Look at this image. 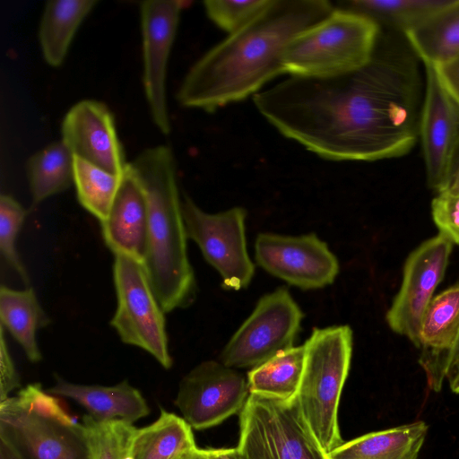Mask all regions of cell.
Returning <instances> with one entry per match:
<instances>
[{
    "label": "cell",
    "instance_id": "3",
    "mask_svg": "<svg viewBox=\"0 0 459 459\" xmlns=\"http://www.w3.org/2000/svg\"><path fill=\"white\" fill-rule=\"evenodd\" d=\"M146 197L148 246L143 263L165 313L189 306L196 283L187 255L182 199L171 149L156 145L129 162Z\"/></svg>",
    "mask_w": 459,
    "mask_h": 459
},
{
    "label": "cell",
    "instance_id": "5",
    "mask_svg": "<svg viewBox=\"0 0 459 459\" xmlns=\"http://www.w3.org/2000/svg\"><path fill=\"white\" fill-rule=\"evenodd\" d=\"M349 325L314 328L305 347V363L297 399L307 424L328 455L343 443L338 408L352 354Z\"/></svg>",
    "mask_w": 459,
    "mask_h": 459
},
{
    "label": "cell",
    "instance_id": "13",
    "mask_svg": "<svg viewBox=\"0 0 459 459\" xmlns=\"http://www.w3.org/2000/svg\"><path fill=\"white\" fill-rule=\"evenodd\" d=\"M255 254L257 264L267 273L303 290L333 283L340 270L337 257L314 233H260Z\"/></svg>",
    "mask_w": 459,
    "mask_h": 459
},
{
    "label": "cell",
    "instance_id": "21",
    "mask_svg": "<svg viewBox=\"0 0 459 459\" xmlns=\"http://www.w3.org/2000/svg\"><path fill=\"white\" fill-rule=\"evenodd\" d=\"M428 433L421 420L374 431L343 442L329 459H418Z\"/></svg>",
    "mask_w": 459,
    "mask_h": 459
},
{
    "label": "cell",
    "instance_id": "19",
    "mask_svg": "<svg viewBox=\"0 0 459 459\" xmlns=\"http://www.w3.org/2000/svg\"><path fill=\"white\" fill-rule=\"evenodd\" d=\"M46 391L75 401L98 421L123 420L133 423L150 412L140 391L126 380L105 386L70 383L57 377L55 385Z\"/></svg>",
    "mask_w": 459,
    "mask_h": 459
},
{
    "label": "cell",
    "instance_id": "23",
    "mask_svg": "<svg viewBox=\"0 0 459 459\" xmlns=\"http://www.w3.org/2000/svg\"><path fill=\"white\" fill-rule=\"evenodd\" d=\"M197 448L192 427L183 417L160 410L153 423L136 429L129 459H186Z\"/></svg>",
    "mask_w": 459,
    "mask_h": 459
},
{
    "label": "cell",
    "instance_id": "22",
    "mask_svg": "<svg viewBox=\"0 0 459 459\" xmlns=\"http://www.w3.org/2000/svg\"><path fill=\"white\" fill-rule=\"evenodd\" d=\"M95 0H52L45 4L39 43L45 62L60 66L79 27L98 4Z\"/></svg>",
    "mask_w": 459,
    "mask_h": 459
},
{
    "label": "cell",
    "instance_id": "9",
    "mask_svg": "<svg viewBox=\"0 0 459 459\" xmlns=\"http://www.w3.org/2000/svg\"><path fill=\"white\" fill-rule=\"evenodd\" d=\"M182 211L187 238L196 243L207 263L220 273L222 287L234 290L247 287L255 265L247 248V211L232 207L209 213L186 195Z\"/></svg>",
    "mask_w": 459,
    "mask_h": 459
},
{
    "label": "cell",
    "instance_id": "32",
    "mask_svg": "<svg viewBox=\"0 0 459 459\" xmlns=\"http://www.w3.org/2000/svg\"><path fill=\"white\" fill-rule=\"evenodd\" d=\"M15 397L24 409L39 417L56 420L67 426L79 424L53 394L42 389L40 384L28 385Z\"/></svg>",
    "mask_w": 459,
    "mask_h": 459
},
{
    "label": "cell",
    "instance_id": "4",
    "mask_svg": "<svg viewBox=\"0 0 459 459\" xmlns=\"http://www.w3.org/2000/svg\"><path fill=\"white\" fill-rule=\"evenodd\" d=\"M380 26L357 12L334 7L325 19L296 35L282 56L286 74L326 78L354 71L372 57Z\"/></svg>",
    "mask_w": 459,
    "mask_h": 459
},
{
    "label": "cell",
    "instance_id": "24",
    "mask_svg": "<svg viewBox=\"0 0 459 459\" xmlns=\"http://www.w3.org/2000/svg\"><path fill=\"white\" fill-rule=\"evenodd\" d=\"M1 326L5 328L22 348L30 362H39L42 356L37 342V331L50 322L32 288L16 290L0 288Z\"/></svg>",
    "mask_w": 459,
    "mask_h": 459
},
{
    "label": "cell",
    "instance_id": "15",
    "mask_svg": "<svg viewBox=\"0 0 459 459\" xmlns=\"http://www.w3.org/2000/svg\"><path fill=\"white\" fill-rule=\"evenodd\" d=\"M424 67L419 138L421 141L427 182L436 191L459 144V106L440 82L435 67Z\"/></svg>",
    "mask_w": 459,
    "mask_h": 459
},
{
    "label": "cell",
    "instance_id": "6",
    "mask_svg": "<svg viewBox=\"0 0 459 459\" xmlns=\"http://www.w3.org/2000/svg\"><path fill=\"white\" fill-rule=\"evenodd\" d=\"M237 449L244 459H329L297 396L281 400L249 394L239 413Z\"/></svg>",
    "mask_w": 459,
    "mask_h": 459
},
{
    "label": "cell",
    "instance_id": "2",
    "mask_svg": "<svg viewBox=\"0 0 459 459\" xmlns=\"http://www.w3.org/2000/svg\"><path fill=\"white\" fill-rule=\"evenodd\" d=\"M334 9L327 0H271L249 23L203 55L177 91L178 103L206 112L242 101L286 74L282 56L299 33Z\"/></svg>",
    "mask_w": 459,
    "mask_h": 459
},
{
    "label": "cell",
    "instance_id": "20",
    "mask_svg": "<svg viewBox=\"0 0 459 459\" xmlns=\"http://www.w3.org/2000/svg\"><path fill=\"white\" fill-rule=\"evenodd\" d=\"M424 65L439 66L459 57V0H451L403 32Z\"/></svg>",
    "mask_w": 459,
    "mask_h": 459
},
{
    "label": "cell",
    "instance_id": "36",
    "mask_svg": "<svg viewBox=\"0 0 459 459\" xmlns=\"http://www.w3.org/2000/svg\"><path fill=\"white\" fill-rule=\"evenodd\" d=\"M204 459H244L236 448H207L200 449Z\"/></svg>",
    "mask_w": 459,
    "mask_h": 459
},
{
    "label": "cell",
    "instance_id": "33",
    "mask_svg": "<svg viewBox=\"0 0 459 459\" xmlns=\"http://www.w3.org/2000/svg\"><path fill=\"white\" fill-rule=\"evenodd\" d=\"M0 342V402H3L9 397L8 394L13 389L21 386V383L4 340V332L2 326Z\"/></svg>",
    "mask_w": 459,
    "mask_h": 459
},
{
    "label": "cell",
    "instance_id": "39",
    "mask_svg": "<svg viewBox=\"0 0 459 459\" xmlns=\"http://www.w3.org/2000/svg\"><path fill=\"white\" fill-rule=\"evenodd\" d=\"M449 387L455 394H459V369L446 377Z\"/></svg>",
    "mask_w": 459,
    "mask_h": 459
},
{
    "label": "cell",
    "instance_id": "26",
    "mask_svg": "<svg viewBox=\"0 0 459 459\" xmlns=\"http://www.w3.org/2000/svg\"><path fill=\"white\" fill-rule=\"evenodd\" d=\"M305 363L304 345L292 346L247 373L249 394L290 400L297 396Z\"/></svg>",
    "mask_w": 459,
    "mask_h": 459
},
{
    "label": "cell",
    "instance_id": "11",
    "mask_svg": "<svg viewBox=\"0 0 459 459\" xmlns=\"http://www.w3.org/2000/svg\"><path fill=\"white\" fill-rule=\"evenodd\" d=\"M249 396L247 378L221 361H203L180 381L175 405L195 429L221 423L240 412Z\"/></svg>",
    "mask_w": 459,
    "mask_h": 459
},
{
    "label": "cell",
    "instance_id": "40",
    "mask_svg": "<svg viewBox=\"0 0 459 459\" xmlns=\"http://www.w3.org/2000/svg\"><path fill=\"white\" fill-rule=\"evenodd\" d=\"M186 459H204V458L200 454L199 448H197L191 455H189Z\"/></svg>",
    "mask_w": 459,
    "mask_h": 459
},
{
    "label": "cell",
    "instance_id": "37",
    "mask_svg": "<svg viewBox=\"0 0 459 459\" xmlns=\"http://www.w3.org/2000/svg\"><path fill=\"white\" fill-rule=\"evenodd\" d=\"M457 369H459V335L454 348L449 354L446 377L453 374Z\"/></svg>",
    "mask_w": 459,
    "mask_h": 459
},
{
    "label": "cell",
    "instance_id": "35",
    "mask_svg": "<svg viewBox=\"0 0 459 459\" xmlns=\"http://www.w3.org/2000/svg\"><path fill=\"white\" fill-rule=\"evenodd\" d=\"M435 192L459 197V144L443 181Z\"/></svg>",
    "mask_w": 459,
    "mask_h": 459
},
{
    "label": "cell",
    "instance_id": "14",
    "mask_svg": "<svg viewBox=\"0 0 459 459\" xmlns=\"http://www.w3.org/2000/svg\"><path fill=\"white\" fill-rule=\"evenodd\" d=\"M0 438L26 459H87L81 423L67 426L39 417L15 396L0 402Z\"/></svg>",
    "mask_w": 459,
    "mask_h": 459
},
{
    "label": "cell",
    "instance_id": "12",
    "mask_svg": "<svg viewBox=\"0 0 459 459\" xmlns=\"http://www.w3.org/2000/svg\"><path fill=\"white\" fill-rule=\"evenodd\" d=\"M186 4L181 0L140 3L144 95L152 120L163 134L171 129L166 94L168 62Z\"/></svg>",
    "mask_w": 459,
    "mask_h": 459
},
{
    "label": "cell",
    "instance_id": "25",
    "mask_svg": "<svg viewBox=\"0 0 459 459\" xmlns=\"http://www.w3.org/2000/svg\"><path fill=\"white\" fill-rule=\"evenodd\" d=\"M25 170L37 205L74 185V155L60 139L30 156Z\"/></svg>",
    "mask_w": 459,
    "mask_h": 459
},
{
    "label": "cell",
    "instance_id": "34",
    "mask_svg": "<svg viewBox=\"0 0 459 459\" xmlns=\"http://www.w3.org/2000/svg\"><path fill=\"white\" fill-rule=\"evenodd\" d=\"M435 69L440 82L459 106V57Z\"/></svg>",
    "mask_w": 459,
    "mask_h": 459
},
{
    "label": "cell",
    "instance_id": "8",
    "mask_svg": "<svg viewBox=\"0 0 459 459\" xmlns=\"http://www.w3.org/2000/svg\"><path fill=\"white\" fill-rule=\"evenodd\" d=\"M303 313L286 288L261 297L220 355L232 368H255L293 346Z\"/></svg>",
    "mask_w": 459,
    "mask_h": 459
},
{
    "label": "cell",
    "instance_id": "28",
    "mask_svg": "<svg viewBox=\"0 0 459 459\" xmlns=\"http://www.w3.org/2000/svg\"><path fill=\"white\" fill-rule=\"evenodd\" d=\"M123 175L110 173L74 156V186L78 202L100 222L108 214Z\"/></svg>",
    "mask_w": 459,
    "mask_h": 459
},
{
    "label": "cell",
    "instance_id": "10",
    "mask_svg": "<svg viewBox=\"0 0 459 459\" xmlns=\"http://www.w3.org/2000/svg\"><path fill=\"white\" fill-rule=\"evenodd\" d=\"M453 244L439 232L410 253L401 287L387 310L385 319L391 330L407 337L417 348L422 317L445 275Z\"/></svg>",
    "mask_w": 459,
    "mask_h": 459
},
{
    "label": "cell",
    "instance_id": "16",
    "mask_svg": "<svg viewBox=\"0 0 459 459\" xmlns=\"http://www.w3.org/2000/svg\"><path fill=\"white\" fill-rule=\"evenodd\" d=\"M61 141L74 157L116 175H123L128 162L108 106L96 100H82L65 113Z\"/></svg>",
    "mask_w": 459,
    "mask_h": 459
},
{
    "label": "cell",
    "instance_id": "1",
    "mask_svg": "<svg viewBox=\"0 0 459 459\" xmlns=\"http://www.w3.org/2000/svg\"><path fill=\"white\" fill-rule=\"evenodd\" d=\"M418 60L408 43L381 29L360 68L326 78L290 76L253 101L281 134L323 159L397 158L419 140L424 86Z\"/></svg>",
    "mask_w": 459,
    "mask_h": 459
},
{
    "label": "cell",
    "instance_id": "29",
    "mask_svg": "<svg viewBox=\"0 0 459 459\" xmlns=\"http://www.w3.org/2000/svg\"><path fill=\"white\" fill-rule=\"evenodd\" d=\"M82 429L87 459H129L130 444L136 428L123 420L98 421L82 417Z\"/></svg>",
    "mask_w": 459,
    "mask_h": 459
},
{
    "label": "cell",
    "instance_id": "30",
    "mask_svg": "<svg viewBox=\"0 0 459 459\" xmlns=\"http://www.w3.org/2000/svg\"><path fill=\"white\" fill-rule=\"evenodd\" d=\"M27 212L12 196H0V252L6 264L28 282V274L16 249L18 233Z\"/></svg>",
    "mask_w": 459,
    "mask_h": 459
},
{
    "label": "cell",
    "instance_id": "38",
    "mask_svg": "<svg viewBox=\"0 0 459 459\" xmlns=\"http://www.w3.org/2000/svg\"><path fill=\"white\" fill-rule=\"evenodd\" d=\"M0 459H26L10 444L0 438Z\"/></svg>",
    "mask_w": 459,
    "mask_h": 459
},
{
    "label": "cell",
    "instance_id": "18",
    "mask_svg": "<svg viewBox=\"0 0 459 459\" xmlns=\"http://www.w3.org/2000/svg\"><path fill=\"white\" fill-rule=\"evenodd\" d=\"M459 335V283L434 297L422 317L420 356L429 386L439 392L446 377L449 354Z\"/></svg>",
    "mask_w": 459,
    "mask_h": 459
},
{
    "label": "cell",
    "instance_id": "7",
    "mask_svg": "<svg viewBox=\"0 0 459 459\" xmlns=\"http://www.w3.org/2000/svg\"><path fill=\"white\" fill-rule=\"evenodd\" d=\"M113 279L117 307L110 321L124 343L143 349L165 368L172 366L164 310L143 264L115 255Z\"/></svg>",
    "mask_w": 459,
    "mask_h": 459
},
{
    "label": "cell",
    "instance_id": "27",
    "mask_svg": "<svg viewBox=\"0 0 459 459\" xmlns=\"http://www.w3.org/2000/svg\"><path fill=\"white\" fill-rule=\"evenodd\" d=\"M451 0H345L337 7L361 13L380 28L404 32Z\"/></svg>",
    "mask_w": 459,
    "mask_h": 459
},
{
    "label": "cell",
    "instance_id": "17",
    "mask_svg": "<svg viewBox=\"0 0 459 459\" xmlns=\"http://www.w3.org/2000/svg\"><path fill=\"white\" fill-rule=\"evenodd\" d=\"M100 225L104 241L115 255L144 263L148 246L147 203L129 162L108 214Z\"/></svg>",
    "mask_w": 459,
    "mask_h": 459
},
{
    "label": "cell",
    "instance_id": "31",
    "mask_svg": "<svg viewBox=\"0 0 459 459\" xmlns=\"http://www.w3.org/2000/svg\"><path fill=\"white\" fill-rule=\"evenodd\" d=\"M271 0H207V17L220 29L232 34L253 21Z\"/></svg>",
    "mask_w": 459,
    "mask_h": 459
}]
</instances>
